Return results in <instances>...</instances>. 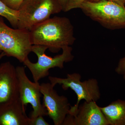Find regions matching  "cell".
<instances>
[{
    "instance_id": "cell-1",
    "label": "cell",
    "mask_w": 125,
    "mask_h": 125,
    "mask_svg": "<svg viewBox=\"0 0 125 125\" xmlns=\"http://www.w3.org/2000/svg\"><path fill=\"white\" fill-rule=\"evenodd\" d=\"M29 31L32 45L45 46L54 52L72 45L75 40L73 27L66 17L49 18L35 25Z\"/></svg>"
},
{
    "instance_id": "cell-2",
    "label": "cell",
    "mask_w": 125,
    "mask_h": 125,
    "mask_svg": "<svg viewBox=\"0 0 125 125\" xmlns=\"http://www.w3.org/2000/svg\"><path fill=\"white\" fill-rule=\"evenodd\" d=\"M80 9L85 15L107 29L125 28V6L111 1H87Z\"/></svg>"
},
{
    "instance_id": "cell-3",
    "label": "cell",
    "mask_w": 125,
    "mask_h": 125,
    "mask_svg": "<svg viewBox=\"0 0 125 125\" xmlns=\"http://www.w3.org/2000/svg\"><path fill=\"white\" fill-rule=\"evenodd\" d=\"M32 45L30 40L29 30L12 29L5 23L0 16V50L6 56L24 62L32 52Z\"/></svg>"
},
{
    "instance_id": "cell-4",
    "label": "cell",
    "mask_w": 125,
    "mask_h": 125,
    "mask_svg": "<svg viewBox=\"0 0 125 125\" xmlns=\"http://www.w3.org/2000/svg\"><path fill=\"white\" fill-rule=\"evenodd\" d=\"M18 28L29 30L32 27L62 11L57 0H24L18 10Z\"/></svg>"
},
{
    "instance_id": "cell-5",
    "label": "cell",
    "mask_w": 125,
    "mask_h": 125,
    "mask_svg": "<svg viewBox=\"0 0 125 125\" xmlns=\"http://www.w3.org/2000/svg\"><path fill=\"white\" fill-rule=\"evenodd\" d=\"M47 49L48 48L45 46L33 45L32 52L37 56V62L33 63L28 58L23 62L31 72L36 83H39L41 79L48 76L49 70L55 67L62 69L65 63L71 62L73 59L72 48L70 46L62 48V54L53 57L46 55L45 52Z\"/></svg>"
},
{
    "instance_id": "cell-6",
    "label": "cell",
    "mask_w": 125,
    "mask_h": 125,
    "mask_svg": "<svg viewBox=\"0 0 125 125\" xmlns=\"http://www.w3.org/2000/svg\"><path fill=\"white\" fill-rule=\"evenodd\" d=\"M48 79L50 83L54 87L59 84L61 85L64 90L70 88L76 94L77 102L73 106H71L69 114L76 111L81 100L96 102L101 98V92L96 79L91 78L82 81L81 75L76 73L67 74L66 78L50 76Z\"/></svg>"
},
{
    "instance_id": "cell-7",
    "label": "cell",
    "mask_w": 125,
    "mask_h": 125,
    "mask_svg": "<svg viewBox=\"0 0 125 125\" xmlns=\"http://www.w3.org/2000/svg\"><path fill=\"white\" fill-rule=\"evenodd\" d=\"M16 70L18 79L19 98L25 106L30 104L32 107L30 118L47 115L46 109L41 102L40 84L30 80L24 66H17Z\"/></svg>"
},
{
    "instance_id": "cell-8",
    "label": "cell",
    "mask_w": 125,
    "mask_h": 125,
    "mask_svg": "<svg viewBox=\"0 0 125 125\" xmlns=\"http://www.w3.org/2000/svg\"><path fill=\"white\" fill-rule=\"evenodd\" d=\"M40 86V92L43 97V105L46 109L47 115L54 125H62L71 106L68 99L65 96L59 95L51 83H42Z\"/></svg>"
},
{
    "instance_id": "cell-9",
    "label": "cell",
    "mask_w": 125,
    "mask_h": 125,
    "mask_svg": "<svg viewBox=\"0 0 125 125\" xmlns=\"http://www.w3.org/2000/svg\"><path fill=\"white\" fill-rule=\"evenodd\" d=\"M62 125H109L106 117L96 102L79 104L75 111L68 114Z\"/></svg>"
},
{
    "instance_id": "cell-10",
    "label": "cell",
    "mask_w": 125,
    "mask_h": 125,
    "mask_svg": "<svg viewBox=\"0 0 125 125\" xmlns=\"http://www.w3.org/2000/svg\"><path fill=\"white\" fill-rule=\"evenodd\" d=\"M19 98L16 68L10 62L0 64V106Z\"/></svg>"
},
{
    "instance_id": "cell-11",
    "label": "cell",
    "mask_w": 125,
    "mask_h": 125,
    "mask_svg": "<svg viewBox=\"0 0 125 125\" xmlns=\"http://www.w3.org/2000/svg\"><path fill=\"white\" fill-rule=\"evenodd\" d=\"M19 98L0 106V125H30L31 118Z\"/></svg>"
},
{
    "instance_id": "cell-12",
    "label": "cell",
    "mask_w": 125,
    "mask_h": 125,
    "mask_svg": "<svg viewBox=\"0 0 125 125\" xmlns=\"http://www.w3.org/2000/svg\"><path fill=\"white\" fill-rule=\"evenodd\" d=\"M100 107L109 125H125V100L117 99Z\"/></svg>"
},
{
    "instance_id": "cell-13",
    "label": "cell",
    "mask_w": 125,
    "mask_h": 125,
    "mask_svg": "<svg viewBox=\"0 0 125 125\" xmlns=\"http://www.w3.org/2000/svg\"><path fill=\"white\" fill-rule=\"evenodd\" d=\"M0 16L5 18L14 28H18V10L10 8L0 0Z\"/></svg>"
},
{
    "instance_id": "cell-14",
    "label": "cell",
    "mask_w": 125,
    "mask_h": 125,
    "mask_svg": "<svg viewBox=\"0 0 125 125\" xmlns=\"http://www.w3.org/2000/svg\"><path fill=\"white\" fill-rule=\"evenodd\" d=\"M87 0H68L64 12H67L73 9L79 8Z\"/></svg>"
},
{
    "instance_id": "cell-15",
    "label": "cell",
    "mask_w": 125,
    "mask_h": 125,
    "mask_svg": "<svg viewBox=\"0 0 125 125\" xmlns=\"http://www.w3.org/2000/svg\"><path fill=\"white\" fill-rule=\"evenodd\" d=\"M5 4L12 9L18 10L24 0H1Z\"/></svg>"
},
{
    "instance_id": "cell-16",
    "label": "cell",
    "mask_w": 125,
    "mask_h": 125,
    "mask_svg": "<svg viewBox=\"0 0 125 125\" xmlns=\"http://www.w3.org/2000/svg\"><path fill=\"white\" fill-rule=\"evenodd\" d=\"M115 71L118 74L123 75L125 71V53L123 57L120 59Z\"/></svg>"
},
{
    "instance_id": "cell-17",
    "label": "cell",
    "mask_w": 125,
    "mask_h": 125,
    "mask_svg": "<svg viewBox=\"0 0 125 125\" xmlns=\"http://www.w3.org/2000/svg\"><path fill=\"white\" fill-rule=\"evenodd\" d=\"M43 116L40 115L36 118H31L30 125H49L43 118Z\"/></svg>"
},
{
    "instance_id": "cell-18",
    "label": "cell",
    "mask_w": 125,
    "mask_h": 125,
    "mask_svg": "<svg viewBox=\"0 0 125 125\" xmlns=\"http://www.w3.org/2000/svg\"><path fill=\"white\" fill-rule=\"evenodd\" d=\"M102 0H109L114 1L121 5L125 6V0H87L88 1H92V2H96V1H100Z\"/></svg>"
},
{
    "instance_id": "cell-19",
    "label": "cell",
    "mask_w": 125,
    "mask_h": 125,
    "mask_svg": "<svg viewBox=\"0 0 125 125\" xmlns=\"http://www.w3.org/2000/svg\"><path fill=\"white\" fill-rule=\"evenodd\" d=\"M61 5L62 9V11H64L68 0H57Z\"/></svg>"
},
{
    "instance_id": "cell-20",
    "label": "cell",
    "mask_w": 125,
    "mask_h": 125,
    "mask_svg": "<svg viewBox=\"0 0 125 125\" xmlns=\"http://www.w3.org/2000/svg\"><path fill=\"white\" fill-rule=\"evenodd\" d=\"M6 56V55L5 54L4 52H1V54H0V60L2 59L3 57H4Z\"/></svg>"
},
{
    "instance_id": "cell-21",
    "label": "cell",
    "mask_w": 125,
    "mask_h": 125,
    "mask_svg": "<svg viewBox=\"0 0 125 125\" xmlns=\"http://www.w3.org/2000/svg\"><path fill=\"white\" fill-rule=\"evenodd\" d=\"M123 79L125 81V71L123 74Z\"/></svg>"
},
{
    "instance_id": "cell-22",
    "label": "cell",
    "mask_w": 125,
    "mask_h": 125,
    "mask_svg": "<svg viewBox=\"0 0 125 125\" xmlns=\"http://www.w3.org/2000/svg\"><path fill=\"white\" fill-rule=\"evenodd\" d=\"M0 52H1V51L0 50Z\"/></svg>"
}]
</instances>
